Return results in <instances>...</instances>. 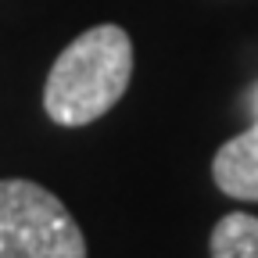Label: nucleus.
I'll return each mask as SVG.
<instances>
[{"mask_svg": "<svg viewBox=\"0 0 258 258\" xmlns=\"http://www.w3.org/2000/svg\"><path fill=\"white\" fill-rule=\"evenodd\" d=\"M133 76V43L118 25H93L61 50L43 86V108L57 125H86L111 111Z\"/></svg>", "mask_w": 258, "mask_h": 258, "instance_id": "obj_1", "label": "nucleus"}, {"mask_svg": "<svg viewBox=\"0 0 258 258\" xmlns=\"http://www.w3.org/2000/svg\"><path fill=\"white\" fill-rule=\"evenodd\" d=\"M0 258H86V240L47 186L0 179Z\"/></svg>", "mask_w": 258, "mask_h": 258, "instance_id": "obj_2", "label": "nucleus"}, {"mask_svg": "<svg viewBox=\"0 0 258 258\" xmlns=\"http://www.w3.org/2000/svg\"><path fill=\"white\" fill-rule=\"evenodd\" d=\"M212 176L222 194L237 201H258V122L215 151Z\"/></svg>", "mask_w": 258, "mask_h": 258, "instance_id": "obj_3", "label": "nucleus"}, {"mask_svg": "<svg viewBox=\"0 0 258 258\" xmlns=\"http://www.w3.org/2000/svg\"><path fill=\"white\" fill-rule=\"evenodd\" d=\"M212 258H258V215H222L212 230Z\"/></svg>", "mask_w": 258, "mask_h": 258, "instance_id": "obj_4", "label": "nucleus"}]
</instances>
